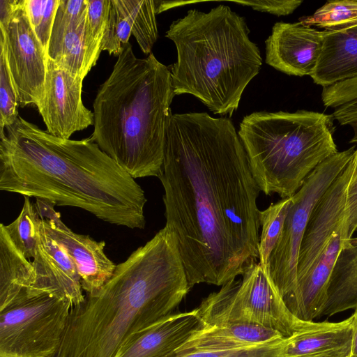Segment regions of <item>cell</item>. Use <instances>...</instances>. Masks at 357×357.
<instances>
[{
  "mask_svg": "<svg viewBox=\"0 0 357 357\" xmlns=\"http://www.w3.org/2000/svg\"><path fill=\"white\" fill-rule=\"evenodd\" d=\"M158 178L190 289L222 286L259 259L260 190L229 118L172 114Z\"/></svg>",
  "mask_w": 357,
  "mask_h": 357,
  "instance_id": "6da1fadb",
  "label": "cell"
},
{
  "mask_svg": "<svg viewBox=\"0 0 357 357\" xmlns=\"http://www.w3.org/2000/svg\"><path fill=\"white\" fill-rule=\"evenodd\" d=\"M0 190L77 207L117 226L146 225L144 191L90 137H55L20 116L1 129Z\"/></svg>",
  "mask_w": 357,
  "mask_h": 357,
  "instance_id": "7a4b0ae2",
  "label": "cell"
},
{
  "mask_svg": "<svg viewBox=\"0 0 357 357\" xmlns=\"http://www.w3.org/2000/svg\"><path fill=\"white\" fill-rule=\"evenodd\" d=\"M190 290L175 235L165 226L116 265L97 294L71 308L51 357H113L131 335L172 314Z\"/></svg>",
  "mask_w": 357,
  "mask_h": 357,
  "instance_id": "3957f363",
  "label": "cell"
},
{
  "mask_svg": "<svg viewBox=\"0 0 357 357\" xmlns=\"http://www.w3.org/2000/svg\"><path fill=\"white\" fill-rule=\"evenodd\" d=\"M169 69L151 53L137 58L130 43L93 104L90 138L133 178L161 172L174 96Z\"/></svg>",
  "mask_w": 357,
  "mask_h": 357,
  "instance_id": "277c9868",
  "label": "cell"
},
{
  "mask_svg": "<svg viewBox=\"0 0 357 357\" xmlns=\"http://www.w3.org/2000/svg\"><path fill=\"white\" fill-rule=\"evenodd\" d=\"M249 33L245 19L222 4L172 22L166 37L177 52L169 70L174 95H192L213 114L231 116L262 64Z\"/></svg>",
  "mask_w": 357,
  "mask_h": 357,
  "instance_id": "5b68a950",
  "label": "cell"
},
{
  "mask_svg": "<svg viewBox=\"0 0 357 357\" xmlns=\"http://www.w3.org/2000/svg\"><path fill=\"white\" fill-rule=\"evenodd\" d=\"M331 114L298 110L256 112L243 117L238 136L260 191L291 197L309 175L337 153Z\"/></svg>",
  "mask_w": 357,
  "mask_h": 357,
  "instance_id": "8992f818",
  "label": "cell"
},
{
  "mask_svg": "<svg viewBox=\"0 0 357 357\" xmlns=\"http://www.w3.org/2000/svg\"><path fill=\"white\" fill-rule=\"evenodd\" d=\"M241 275V280L227 282L195 308L205 326L257 324L289 338L314 324L300 320L290 312L267 270L259 262L248 263Z\"/></svg>",
  "mask_w": 357,
  "mask_h": 357,
  "instance_id": "52a82bcc",
  "label": "cell"
},
{
  "mask_svg": "<svg viewBox=\"0 0 357 357\" xmlns=\"http://www.w3.org/2000/svg\"><path fill=\"white\" fill-rule=\"evenodd\" d=\"M70 302L43 292L0 312V357H51L65 333Z\"/></svg>",
  "mask_w": 357,
  "mask_h": 357,
  "instance_id": "ba28073f",
  "label": "cell"
},
{
  "mask_svg": "<svg viewBox=\"0 0 357 357\" xmlns=\"http://www.w3.org/2000/svg\"><path fill=\"white\" fill-rule=\"evenodd\" d=\"M355 150L352 146L328 157L291 197L281 236L267 266V271L283 299L296 286L300 247L311 215L327 189L350 162Z\"/></svg>",
  "mask_w": 357,
  "mask_h": 357,
  "instance_id": "9c48e42d",
  "label": "cell"
},
{
  "mask_svg": "<svg viewBox=\"0 0 357 357\" xmlns=\"http://www.w3.org/2000/svg\"><path fill=\"white\" fill-rule=\"evenodd\" d=\"M0 50L5 53L21 107L42 101L49 56L28 20L24 0H17L8 21L0 24Z\"/></svg>",
  "mask_w": 357,
  "mask_h": 357,
  "instance_id": "30bf717a",
  "label": "cell"
},
{
  "mask_svg": "<svg viewBox=\"0 0 357 357\" xmlns=\"http://www.w3.org/2000/svg\"><path fill=\"white\" fill-rule=\"evenodd\" d=\"M83 81L49 59L44 96L37 107L48 133L68 139L93 125V112L82 99Z\"/></svg>",
  "mask_w": 357,
  "mask_h": 357,
  "instance_id": "8fae6325",
  "label": "cell"
},
{
  "mask_svg": "<svg viewBox=\"0 0 357 357\" xmlns=\"http://www.w3.org/2000/svg\"><path fill=\"white\" fill-rule=\"evenodd\" d=\"M354 167L353 155L347 167L321 197L311 215L300 247L296 285L313 268L334 231L344 226L347 186Z\"/></svg>",
  "mask_w": 357,
  "mask_h": 357,
  "instance_id": "7c38bea8",
  "label": "cell"
},
{
  "mask_svg": "<svg viewBox=\"0 0 357 357\" xmlns=\"http://www.w3.org/2000/svg\"><path fill=\"white\" fill-rule=\"evenodd\" d=\"M326 31L301 22H276L265 41L266 63L289 75L313 73L318 62Z\"/></svg>",
  "mask_w": 357,
  "mask_h": 357,
  "instance_id": "4fadbf2b",
  "label": "cell"
},
{
  "mask_svg": "<svg viewBox=\"0 0 357 357\" xmlns=\"http://www.w3.org/2000/svg\"><path fill=\"white\" fill-rule=\"evenodd\" d=\"M46 233L66 250L74 262L82 289L88 295L97 294L111 278L116 265L104 252L105 241L73 231L61 220L59 213L50 219L40 218Z\"/></svg>",
  "mask_w": 357,
  "mask_h": 357,
  "instance_id": "5bb4252c",
  "label": "cell"
},
{
  "mask_svg": "<svg viewBox=\"0 0 357 357\" xmlns=\"http://www.w3.org/2000/svg\"><path fill=\"white\" fill-rule=\"evenodd\" d=\"M36 282L31 296L50 292L66 298L73 307L84 300L76 266L66 250L40 225L38 244L32 261Z\"/></svg>",
  "mask_w": 357,
  "mask_h": 357,
  "instance_id": "9a60e30c",
  "label": "cell"
},
{
  "mask_svg": "<svg viewBox=\"0 0 357 357\" xmlns=\"http://www.w3.org/2000/svg\"><path fill=\"white\" fill-rule=\"evenodd\" d=\"M86 12L79 1L60 0L48 50L49 59L82 79L89 73L86 63Z\"/></svg>",
  "mask_w": 357,
  "mask_h": 357,
  "instance_id": "2e32d148",
  "label": "cell"
},
{
  "mask_svg": "<svg viewBox=\"0 0 357 357\" xmlns=\"http://www.w3.org/2000/svg\"><path fill=\"white\" fill-rule=\"evenodd\" d=\"M202 325L195 309L172 314L131 335L113 357H163L184 344Z\"/></svg>",
  "mask_w": 357,
  "mask_h": 357,
  "instance_id": "e0dca14e",
  "label": "cell"
},
{
  "mask_svg": "<svg viewBox=\"0 0 357 357\" xmlns=\"http://www.w3.org/2000/svg\"><path fill=\"white\" fill-rule=\"evenodd\" d=\"M342 229L343 225L334 231L313 268L283 299L290 312L300 320L311 322L319 318L333 268L343 248Z\"/></svg>",
  "mask_w": 357,
  "mask_h": 357,
  "instance_id": "ac0fdd59",
  "label": "cell"
},
{
  "mask_svg": "<svg viewBox=\"0 0 357 357\" xmlns=\"http://www.w3.org/2000/svg\"><path fill=\"white\" fill-rule=\"evenodd\" d=\"M354 316L338 322H315L288 338L285 357H351Z\"/></svg>",
  "mask_w": 357,
  "mask_h": 357,
  "instance_id": "d6986e66",
  "label": "cell"
},
{
  "mask_svg": "<svg viewBox=\"0 0 357 357\" xmlns=\"http://www.w3.org/2000/svg\"><path fill=\"white\" fill-rule=\"evenodd\" d=\"M310 77L322 87L357 77V26L326 31L321 52Z\"/></svg>",
  "mask_w": 357,
  "mask_h": 357,
  "instance_id": "ffe728a7",
  "label": "cell"
},
{
  "mask_svg": "<svg viewBox=\"0 0 357 357\" xmlns=\"http://www.w3.org/2000/svg\"><path fill=\"white\" fill-rule=\"evenodd\" d=\"M36 282L32 261L17 248L0 225V312L30 296Z\"/></svg>",
  "mask_w": 357,
  "mask_h": 357,
  "instance_id": "44dd1931",
  "label": "cell"
},
{
  "mask_svg": "<svg viewBox=\"0 0 357 357\" xmlns=\"http://www.w3.org/2000/svg\"><path fill=\"white\" fill-rule=\"evenodd\" d=\"M357 307V245L341 250L333 268L319 317Z\"/></svg>",
  "mask_w": 357,
  "mask_h": 357,
  "instance_id": "7402d4cb",
  "label": "cell"
},
{
  "mask_svg": "<svg viewBox=\"0 0 357 357\" xmlns=\"http://www.w3.org/2000/svg\"><path fill=\"white\" fill-rule=\"evenodd\" d=\"M288 338L264 344L235 345L191 336L163 357H285Z\"/></svg>",
  "mask_w": 357,
  "mask_h": 357,
  "instance_id": "603a6c76",
  "label": "cell"
},
{
  "mask_svg": "<svg viewBox=\"0 0 357 357\" xmlns=\"http://www.w3.org/2000/svg\"><path fill=\"white\" fill-rule=\"evenodd\" d=\"M321 100L332 109L334 120L352 128L350 142L357 144V77L323 87Z\"/></svg>",
  "mask_w": 357,
  "mask_h": 357,
  "instance_id": "cb8c5ba5",
  "label": "cell"
},
{
  "mask_svg": "<svg viewBox=\"0 0 357 357\" xmlns=\"http://www.w3.org/2000/svg\"><path fill=\"white\" fill-rule=\"evenodd\" d=\"M199 332L238 345L264 344L284 337L278 331L257 324L235 323L217 326L203 324Z\"/></svg>",
  "mask_w": 357,
  "mask_h": 357,
  "instance_id": "d4e9b609",
  "label": "cell"
},
{
  "mask_svg": "<svg viewBox=\"0 0 357 357\" xmlns=\"http://www.w3.org/2000/svg\"><path fill=\"white\" fill-rule=\"evenodd\" d=\"M291 203V197L284 198L259 212L261 232L259 263L266 270L269 257L281 236Z\"/></svg>",
  "mask_w": 357,
  "mask_h": 357,
  "instance_id": "484cf974",
  "label": "cell"
},
{
  "mask_svg": "<svg viewBox=\"0 0 357 357\" xmlns=\"http://www.w3.org/2000/svg\"><path fill=\"white\" fill-rule=\"evenodd\" d=\"M299 22L331 31L357 26V1H328L312 15L301 17Z\"/></svg>",
  "mask_w": 357,
  "mask_h": 357,
  "instance_id": "4316f807",
  "label": "cell"
},
{
  "mask_svg": "<svg viewBox=\"0 0 357 357\" xmlns=\"http://www.w3.org/2000/svg\"><path fill=\"white\" fill-rule=\"evenodd\" d=\"M18 217L4 227L17 248L29 259L36 256L39 239L40 217L28 197Z\"/></svg>",
  "mask_w": 357,
  "mask_h": 357,
  "instance_id": "83f0119b",
  "label": "cell"
},
{
  "mask_svg": "<svg viewBox=\"0 0 357 357\" xmlns=\"http://www.w3.org/2000/svg\"><path fill=\"white\" fill-rule=\"evenodd\" d=\"M132 22V34L141 50L150 54L158 31L156 22V5L153 0H123Z\"/></svg>",
  "mask_w": 357,
  "mask_h": 357,
  "instance_id": "f1b7e54d",
  "label": "cell"
},
{
  "mask_svg": "<svg viewBox=\"0 0 357 357\" xmlns=\"http://www.w3.org/2000/svg\"><path fill=\"white\" fill-rule=\"evenodd\" d=\"M110 2V0H87L86 45L89 71L96 64L102 52Z\"/></svg>",
  "mask_w": 357,
  "mask_h": 357,
  "instance_id": "f546056e",
  "label": "cell"
},
{
  "mask_svg": "<svg viewBox=\"0 0 357 357\" xmlns=\"http://www.w3.org/2000/svg\"><path fill=\"white\" fill-rule=\"evenodd\" d=\"M110 8L102 51L119 56L123 45L129 43L132 22L123 0H110Z\"/></svg>",
  "mask_w": 357,
  "mask_h": 357,
  "instance_id": "4dcf8cb0",
  "label": "cell"
},
{
  "mask_svg": "<svg viewBox=\"0 0 357 357\" xmlns=\"http://www.w3.org/2000/svg\"><path fill=\"white\" fill-rule=\"evenodd\" d=\"M59 2L60 0H24L29 23L47 53Z\"/></svg>",
  "mask_w": 357,
  "mask_h": 357,
  "instance_id": "1f68e13d",
  "label": "cell"
},
{
  "mask_svg": "<svg viewBox=\"0 0 357 357\" xmlns=\"http://www.w3.org/2000/svg\"><path fill=\"white\" fill-rule=\"evenodd\" d=\"M17 93L8 68L6 57L0 50V128L15 123L18 117Z\"/></svg>",
  "mask_w": 357,
  "mask_h": 357,
  "instance_id": "d6a6232c",
  "label": "cell"
},
{
  "mask_svg": "<svg viewBox=\"0 0 357 357\" xmlns=\"http://www.w3.org/2000/svg\"><path fill=\"white\" fill-rule=\"evenodd\" d=\"M355 167L347 190V202L343 227V248L351 244V239L357 231V149L354 153Z\"/></svg>",
  "mask_w": 357,
  "mask_h": 357,
  "instance_id": "836d02e7",
  "label": "cell"
},
{
  "mask_svg": "<svg viewBox=\"0 0 357 357\" xmlns=\"http://www.w3.org/2000/svg\"><path fill=\"white\" fill-rule=\"evenodd\" d=\"M231 2L252 9L273 14L277 16L287 15L298 8L303 1L300 0H258V1H231Z\"/></svg>",
  "mask_w": 357,
  "mask_h": 357,
  "instance_id": "e575fe53",
  "label": "cell"
},
{
  "mask_svg": "<svg viewBox=\"0 0 357 357\" xmlns=\"http://www.w3.org/2000/svg\"><path fill=\"white\" fill-rule=\"evenodd\" d=\"M354 337L351 349V356H357V307L354 309Z\"/></svg>",
  "mask_w": 357,
  "mask_h": 357,
  "instance_id": "d590c367",
  "label": "cell"
},
{
  "mask_svg": "<svg viewBox=\"0 0 357 357\" xmlns=\"http://www.w3.org/2000/svg\"><path fill=\"white\" fill-rule=\"evenodd\" d=\"M351 243L354 244V245H357V237L356 238H353L351 239Z\"/></svg>",
  "mask_w": 357,
  "mask_h": 357,
  "instance_id": "8d00e7d4",
  "label": "cell"
},
{
  "mask_svg": "<svg viewBox=\"0 0 357 357\" xmlns=\"http://www.w3.org/2000/svg\"><path fill=\"white\" fill-rule=\"evenodd\" d=\"M351 357H357V356H351Z\"/></svg>",
  "mask_w": 357,
  "mask_h": 357,
  "instance_id": "74e56055",
  "label": "cell"
}]
</instances>
